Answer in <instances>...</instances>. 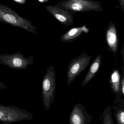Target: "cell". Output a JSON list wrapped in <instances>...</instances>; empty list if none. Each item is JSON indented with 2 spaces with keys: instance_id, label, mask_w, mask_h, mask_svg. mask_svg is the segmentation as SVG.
Masks as SVG:
<instances>
[{
  "instance_id": "cell-3",
  "label": "cell",
  "mask_w": 124,
  "mask_h": 124,
  "mask_svg": "<svg viewBox=\"0 0 124 124\" xmlns=\"http://www.w3.org/2000/svg\"><path fill=\"white\" fill-rule=\"evenodd\" d=\"M33 119L34 116L30 112L19 107L0 104V122L3 124H11Z\"/></svg>"
},
{
  "instance_id": "cell-13",
  "label": "cell",
  "mask_w": 124,
  "mask_h": 124,
  "mask_svg": "<svg viewBox=\"0 0 124 124\" xmlns=\"http://www.w3.org/2000/svg\"><path fill=\"white\" fill-rule=\"evenodd\" d=\"M55 18L61 22H63L66 21V18L62 15L59 14H55Z\"/></svg>"
},
{
  "instance_id": "cell-15",
  "label": "cell",
  "mask_w": 124,
  "mask_h": 124,
  "mask_svg": "<svg viewBox=\"0 0 124 124\" xmlns=\"http://www.w3.org/2000/svg\"><path fill=\"white\" fill-rule=\"evenodd\" d=\"M11 0L16 3L17 4H20V5L25 4L26 2V0Z\"/></svg>"
},
{
  "instance_id": "cell-1",
  "label": "cell",
  "mask_w": 124,
  "mask_h": 124,
  "mask_svg": "<svg viewBox=\"0 0 124 124\" xmlns=\"http://www.w3.org/2000/svg\"><path fill=\"white\" fill-rule=\"evenodd\" d=\"M0 22L19 27L28 32L37 34L36 27L29 20L20 16L9 7L0 4Z\"/></svg>"
},
{
  "instance_id": "cell-4",
  "label": "cell",
  "mask_w": 124,
  "mask_h": 124,
  "mask_svg": "<svg viewBox=\"0 0 124 124\" xmlns=\"http://www.w3.org/2000/svg\"><path fill=\"white\" fill-rule=\"evenodd\" d=\"M33 56L26 58L19 52L12 54H0V64L11 69L25 70L29 65L33 64Z\"/></svg>"
},
{
  "instance_id": "cell-10",
  "label": "cell",
  "mask_w": 124,
  "mask_h": 124,
  "mask_svg": "<svg viewBox=\"0 0 124 124\" xmlns=\"http://www.w3.org/2000/svg\"><path fill=\"white\" fill-rule=\"evenodd\" d=\"M103 120L102 124H113V119L112 116L111 109V107H108L105 109L103 113Z\"/></svg>"
},
{
  "instance_id": "cell-17",
  "label": "cell",
  "mask_w": 124,
  "mask_h": 124,
  "mask_svg": "<svg viewBox=\"0 0 124 124\" xmlns=\"http://www.w3.org/2000/svg\"><path fill=\"white\" fill-rule=\"evenodd\" d=\"M8 88V86L6 85L5 83H3L2 81H0V89H6Z\"/></svg>"
},
{
  "instance_id": "cell-8",
  "label": "cell",
  "mask_w": 124,
  "mask_h": 124,
  "mask_svg": "<svg viewBox=\"0 0 124 124\" xmlns=\"http://www.w3.org/2000/svg\"><path fill=\"white\" fill-rule=\"evenodd\" d=\"M107 39L109 47L115 53L117 52V44L116 34L112 30L108 31L107 35Z\"/></svg>"
},
{
  "instance_id": "cell-11",
  "label": "cell",
  "mask_w": 124,
  "mask_h": 124,
  "mask_svg": "<svg viewBox=\"0 0 124 124\" xmlns=\"http://www.w3.org/2000/svg\"><path fill=\"white\" fill-rule=\"evenodd\" d=\"M117 124H124V111L123 109H120L115 115Z\"/></svg>"
},
{
  "instance_id": "cell-6",
  "label": "cell",
  "mask_w": 124,
  "mask_h": 124,
  "mask_svg": "<svg viewBox=\"0 0 124 124\" xmlns=\"http://www.w3.org/2000/svg\"><path fill=\"white\" fill-rule=\"evenodd\" d=\"M92 118L83 105L80 103L77 104L73 107L69 122L70 124H89L92 121Z\"/></svg>"
},
{
  "instance_id": "cell-5",
  "label": "cell",
  "mask_w": 124,
  "mask_h": 124,
  "mask_svg": "<svg viewBox=\"0 0 124 124\" xmlns=\"http://www.w3.org/2000/svg\"><path fill=\"white\" fill-rule=\"evenodd\" d=\"M92 57V56H88L84 53L71 61L67 69V85L72 82L81 72L86 69Z\"/></svg>"
},
{
  "instance_id": "cell-9",
  "label": "cell",
  "mask_w": 124,
  "mask_h": 124,
  "mask_svg": "<svg viewBox=\"0 0 124 124\" xmlns=\"http://www.w3.org/2000/svg\"><path fill=\"white\" fill-rule=\"evenodd\" d=\"M120 76L117 70L114 71L111 75V81L112 87L115 93H119L120 91Z\"/></svg>"
},
{
  "instance_id": "cell-7",
  "label": "cell",
  "mask_w": 124,
  "mask_h": 124,
  "mask_svg": "<svg viewBox=\"0 0 124 124\" xmlns=\"http://www.w3.org/2000/svg\"><path fill=\"white\" fill-rule=\"evenodd\" d=\"M101 61L102 58L101 56L100 55H98L90 67L87 73L82 82L81 86H84L87 85L94 77L100 68Z\"/></svg>"
},
{
  "instance_id": "cell-14",
  "label": "cell",
  "mask_w": 124,
  "mask_h": 124,
  "mask_svg": "<svg viewBox=\"0 0 124 124\" xmlns=\"http://www.w3.org/2000/svg\"><path fill=\"white\" fill-rule=\"evenodd\" d=\"M78 30L77 29H73L71 30L69 32V35L70 36H73L77 32Z\"/></svg>"
},
{
  "instance_id": "cell-16",
  "label": "cell",
  "mask_w": 124,
  "mask_h": 124,
  "mask_svg": "<svg viewBox=\"0 0 124 124\" xmlns=\"http://www.w3.org/2000/svg\"><path fill=\"white\" fill-rule=\"evenodd\" d=\"M121 91L123 95H124V77L123 76L122 79L121 81Z\"/></svg>"
},
{
  "instance_id": "cell-2",
  "label": "cell",
  "mask_w": 124,
  "mask_h": 124,
  "mask_svg": "<svg viewBox=\"0 0 124 124\" xmlns=\"http://www.w3.org/2000/svg\"><path fill=\"white\" fill-rule=\"evenodd\" d=\"M56 74L54 67L50 65L47 69L42 84V99L44 107L50 109L55 98Z\"/></svg>"
},
{
  "instance_id": "cell-12",
  "label": "cell",
  "mask_w": 124,
  "mask_h": 124,
  "mask_svg": "<svg viewBox=\"0 0 124 124\" xmlns=\"http://www.w3.org/2000/svg\"><path fill=\"white\" fill-rule=\"evenodd\" d=\"M72 10L76 11H79L81 10L83 8V6L80 3H74L72 4L71 6Z\"/></svg>"
}]
</instances>
